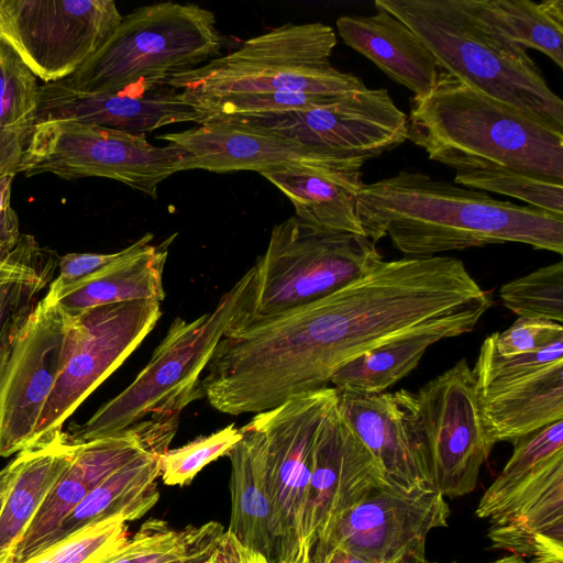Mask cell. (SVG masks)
Returning <instances> with one entry per match:
<instances>
[{"mask_svg": "<svg viewBox=\"0 0 563 563\" xmlns=\"http://www.w3.org/2000/svg\"><path fill=\"white\" fill-rule=\"evenodd\" d=\"M356 212L373 243L388 236L395 249L412 257L506 242L563 253V216L419 172L401 170L364 184Z\"/></svg>", "mask_w": 563, "mask_h": 563, "instance_id": "cell-1", "label": "cell"}, {"mask_svg": "<svg viewBox=\"0 0 563 563\" xmlns=\"http://www.w3.org/2000/svg\"><path fill=\"white\" fill-rule=\"evenodd\" d=\"M408 139L455 170L505 168L563 181V130L440 70L410 99Z\"/></svg>", "mask_w": 563, "mask_h": 563, "instance_id": "cell-2", "label": "cell"}, {"mask_svg": "<svg viewBox=\"0 0 563 563\" xmlns=\"http://www.w3.org/2000/svg\"><path fill=\"white\" fill-rule=\"evenodd\" d=\"M402 21L439 69L563 130V101L522 46L482 20L468 0H376Z\"/></svg>", "mask_w": 563, "mask_h": 563, "instance_id": "cell-3", "label": "cell"}, {"mask_svg": "<svg viewBox=\"0 0 563 563\" xmlns=\"http://www.w3.org/2000/svg\"><path fill=\"white\" fill-rule=\"evenodd\" d=\"M252 283L251 267L212 311L191 321L175 318L135 379L87 422L74 427L69 438L81 443L114 435L148 417L179 416L187 405L205 398L201 375L221 339L246 321Z\"/></svg>", "mask_w": 563, "mask_h": 563, "instance_id": "cell-4", "label": "cell"}, {"mask_svg": "<svg viewBox=\"0 0 563 563\" xmlns=\"http://www.w3.org/2000/svg\"><path fill=\"white\" fill-rule=\"evenodd\" d=\"M335 44L334 31L321 22L286 23L164 85L188 100L273 91L343 96L365 89L361 78L330 63Z\"/></svg>", "mask_w": 563, "mask_h": 563, "instance_id": "cell-5", "label": "cell"}, {"mask_svg": "<svg viewBox=\"0 0 563 563\" xmlns=\"http://www.w3.org/2000/svg\"><path fill=\"white\" fill-rule=\"evenodd\" d=\"M221 47L213 12L195 3H153L123 16L103 46L64 80L86 91L159 85L219 57Z\"/></svg>", "mask_w": 563, "mask_h": 563, "instance_id": "cell-6", "label": "cell"}, {"mask_svg": "<svg viewBox=\"0 0 563 563\" xmlns=\"http://www.w3.org/2000/svg\"><path fill=\"white\" fill-rule=\"evenodd\" d=\"M382 261L375 243L365 235L323 230L289 217L273 227L264 253L252 266L245 322L318 300Z\"/></svg>", "mask_w": 563, "mask_h": 563, "instance_id": "cell-7", "label": "cell"}, {"mask_svg": "<svg viewBox=\"0 0 563 563\" xmlns=\"http://www.w3.org/2000/svg\"><path fill=\"white\" fill-rule=\"evenodd\" d=\"M181 157L176 146L153 145L145 135L47 121L35 125L18 173L109 178L155 198L159 183L178 172Z\"/></svg>", "mask_w": 563, "mask_h": 563, "instance_id": "cell-8", "label": "cell"}, {"mask_svg": "<svg viewBox=\"0 0 563 563\" xmlns=\"http://www.w3.org/2000/svg\"><path fill=\"white\" fill-rule=\"evenodd\" d=\"M210 120L269 131L321 163L365 164L408 140V117L384 88L350 92L311 110L206 119Z\"/></svg>", "mask_w": 563, "mask_h": 563, "instance_id": "cell-9", "label": "cell"}, {"mask_svg": "<svg viewBox=\"0 0 563 563\" xmlns=\"http://www.w3.org/2000/svg\"><path fill=\"white\" fill-rule=\"evenodd\" d=\"M113 0H0V43L45 84L68 78L113 34Z\"/></svg>", "mask_w": 563, "mask_h": 563, "instance_id": "cell-10", "label": "cell"}, {"mask_svg": "<svg viewBox=\"0 0 563 563\" xmlns=\"http://www.w3.org/2000/svg\"><path fill=\"white\" fill-rule=\"evenodd\" d=\"M415 399L416 431L433 488L450 498L468 494L495 445L481 415L473 368L462 358Z\"/></svg>", "mask_w": 563, "mask_h": 563, "instance_id": "cell-11", "label": "cell"}, {"mask_svg": "<svg viewBox=\"0 0 563 563\" xmlns=\"http://www.w3.org/2000/svg\"><path fill=\"white\" fill-rule=\"evenodd\" d=\"M73 316L67 361L44 406L34 448L45 445L79 405L141 344L162 316L161 302L135 300Z\"/></svg>", "mask_w": 563, "mask_h": 563, "instance_id": "cell-12", "label": "cell"}, {"mask_svg": "<svg viewBox=\"0 0 563 563\" xmlns=\"http://www.w3.org/2000/svg\"><path fill=\"white\" fill-rule=\"evenodd\" d=\"M324 387L256 413L250 423L261 437L266 479L283 538L282 563H303V519L318 437L336 406Z\"/></svg>", "mask_w": 563, "mask_h": 563, "instance_id": "cell-13", "label": "cell"}, {"mask_svg": "<svg viewBox=\"0 0 563 563\" xmlns=\"http://www.w3.org/2000/svg\"><path fill=\"white\" fill-rule=\"evenodd\" d=\"M73 316L44 297L0 356V456L34 448L44 406L69 352Z\"/></svg>", "mask_w": 563, "mask_h": 563, "instance_id": "cell-14", "label": "cell"}, {"mask_svg": "<svg viewBox=\"0 0 563 563\" xmlns=\"http://www.w3.org/2000/svg\"><path fill=\"white\" fill-rule=\"evenodd\" d=\"M444 498L433 487L376 488L333 518L314 543L338 545L376 563H424L428 534L448 526Z\"/></svg>", "mask_w": 563, "mask_h": 563, "instance_id": "cell-15", "label": "cell"}, {"mask_svg": "<svg viewBox=\"0 0 563 563\" xmlns=\"http://www.w3.org/2000/svg\"><path fill=\"white\" fill-rule=\"evenodd\" d=\"M179 416H154L114 435L77 443L74 459L55 484L12 552L24 563L51 547L65 518L113 472L142 452L172 443Z\"/></svg>", "mask_w": 563, "mask_h": 563, "instance_id": "cell-16", "label": "cell"}, {"mask_svg": "<svg viewBox=\"0 0 563 563\" xmlns=\"http://www.w3.org/2000/svg\"><path fill=\"white\" fill-rule=\"evenodd\" d=\"M207 113L167 85H135L121 91H86L64 79L41 86L36 124L74 121L145 135L175 123L202 124Z\"/></svg>", "mask_w": 563, "mask_h": 563, "instance_id": "cell-17", "label": "cell"}, {"mask_svg": "<svg viewBox=\"0 0 563 563\" xmlns=\"http://www.w3.org/2000/svg\"><path fill=\"white\" fill-rule=\"evenodd\" d=\"M415 394L338 391V410L389 487H433L415 426Z\"/></svg>", "mask_w": 563, "mask_h": 563, "instance_id": "cell-18", "label": "cell"}, {"mask_svg": "<svg viewBox=\"0 0 563 563\" xmlns=\"http://www.w3.org/2000/svg\"><path fill=\"white\" fill-rule=\"evenodd\" d=\"M384 486L388 484L374 459L335 406L314 446L303 519L306 554L333 518Z\"/></svg>", "mask_w": 563, "mask_h": 563, "instance_id": "cell-19", "label": "cell"}, {"mask_svg": "<svg viewBox=\"0 0 563 563\" xmlns=\"http://www.w3.org/2000/svg\"><path fill=\"white\" fill-rule=\"evenodd\" d=\"M183 153L178 172H264L285 165L320 164L288 139L269 131L224 121H206L183 132L156 136Z\"/></svg>", "mask_w": 563, "mask_h": 563, "instance_id": "cell-20", "label": "cell"}, {"mask_svg": "<svg viewBox=\"0 0 563 563\" xmlns=\"http://www.w3.org/2000/svg\"><path fill=\"white\" fill-rule=\"evenodd\" d=\"M363 163L285 165L260 174L292 203L296 217L317 228L364 235L356 198L364 186Z\"/></svg>", "mask_w": 563, "mask_h": 563, "instance_id": "cell-21", "label": "cell"}, {"mask_svg": "<svg viewBox=\"0 0 563 563\" xmlns=\"http://www.w3.org/2000/svg\"><path fill=\"white\" fill-rule=\"evenodd\" d=\"M487 520L494 549L531 563H563V465Z\"/></svg>", "mask_w": 563, "mask_h": 563, "instance_id": "cell-22", "label": "cell"}, {"mask_svg": "<svg viewBox=\"0 0 563 563\" xmlns=\"http://www.w3.org/2000/svg\"><path fill=\"white\" fill-rule=\"evenodd\" d=\"M227 454L231 462V519L227 530L250 552L282 563L283 538L271 497L261 437L249 422Z\"/></svg>", "mask_w": 563, "mask_h": 563, "instance_id": "cell-23", "label": "cell"}, {"mask_svg": "<svg viewBox=\"0 0 563 563\" xmlns=\"http://www.w3.org/2000/svg\"><path fill=\"white\" fill-rule=\"evenodd\" d=\"M375 8L372 15L340 16V36L413 96L427 95L440 71L433 56L402 21L380 7Z\"/></svg>", "mask_w": 563, "mask_h": 563, "instance_id": "cell-24", "label": "cell"}, {"mask_svg": "<svg viewBox=\"0 0 563 563\" xmlns=\"http://www.w3.org/2000/svg\"><path fill=\"white\" fill-rule=\"evenodd\" d=\"M153 238L146 233L126 246L120 258L70 286L56 302L69 314L126 301L162 302L167 246L174 236L161 245L152 244Z\"/></svg>", "mask_w": 563, "mask_h": 563, "instance_id": "cell-25", "label": "cell"}, {"mask_svg": "<svg viewBox=\"0 0 563 563\" xmlns=\"http://www.w3.org/2000/svg\"><path fill=\"white\" fill-rule=\"evenodd\" d=\"M486 431L496 444L515 442L563 420V361L478 396Z\"/></svg>", "mask_w": 563, "mask_h": 563, "instance_id": "cell-26", "label": "cell"}, {"mask_svg": "<svg viewBox=\"0 0 563 563\" xmlns=\"http://www.w3.org/2000/svg\"><path fill=\"white\" fill-rule=\"evenodd\" d=\"M169 450H146L96 486L65 518L55 533V544L91 525L121 517L126 522L142 518L159 498L156 479L161 459Z\"/></svg>", "mask_w": 563, "mask_h": 563, "instance_id": "cell-27", "label": "cell"}, {"mask_svg": "<svg viewBox=\"0 0 563 563\" xmlns=\"http://www.w3.org/2000/svg\"><path fill=\"white\" fill-rule=\"evenodd\" d=\"M77 448L62 433L52 442L22 451L21 467L0 510V555L13 552L42 504L70 465Z\"/></svg>", "mask_w": 563, "mask_h": 563, "instance_id": "cell-28", "label": "cell"}, {"mask_svg": "<svg viewBox=\"0 0 563 563\" xmlns=\"http://www.w3.org/2000/svg\"><path fill=\"white\" fill-rule=\"evenodd\" d=\"M41 86L0 43V176H15L36 125Z\"/></svg>", "mask_w": 563, "mask_h": 563, "instance_id": "cell-29", "label": "cell"}, {"mask_svg": "<svg viewBox=\"0 0 563 563\" xmlns=\"http://www.w3.org/2000/svg\"><path fill=\"white\" fill-rule=\"evenodd\" d=\"M476 14L509 41L563 68V1L468 0Z\"/></svg>", "mask_w": 563, "mask_h": 563, "instance_id": "cell-30", "label": "cell"}, {"mask_svg": "<svg viewBox=\"0 0 563 563\" xmlns=\"http://www.w3.org/2000/svg\"><path fill=\"white\" fill-rule=\"evenodd\" d=\"M450 338L446 332L434 331L389 341L345 364L330 383L336 391L384 393L417 367L428 347Z\"/></svg>", "mask_w": 563, "mask_h": 563, "instance_id": "cell-31", "label": "cell"}, {"mask_svg": "<svg viewBox=\"0 0 563 563\" xmlns=\"http://www.w3.org/2000/svg\"><path fill=\"white\" fill-rule=\"evenodd\" d=\"M512 443V455L478 503L476 516L479 518L492 517L518 489L538 477L556 456L563 454V420Z\"/></svg>", "mask_w": 563, "mask_h": 563, "instance_id": "cell-32", "label": "cell"}, {"mask_svg": "<svg viewBox=\"0 0 563 563\" xmlns=\"http://www.w3.org/2000/svg\"><path fill=\"white\" fill-rule=\"evenodd\" d=\"M224 532L217 521L177 530L163 519H148L117 555L103 563H170L219 540Z\"/></svg>", "mask_w": 563, "mask_h": 563, "instance_id": "cell-33", "label": "cell"}, {"mask_svg": "<svg viewBox=\"0 0 563 563\" xmlns=\"http://www.w3.org/2000/svg\"><path fill=\"white\" fill-rule=\"evenodd\" d=\"M454 183L506 195L563 216V181L505 168L456 170Z\"/></svg>", "mask_w": 563, "mask_h": 563, "instance_id": "cell-34", "label": "cell"}, {"mask_svg": "<svg viewBox=\"0 0 563 563\" xmlns=\"http://www.w3.org/2000/svg\"><path fill=\"white\" fill-rule=\"evenodd\" d=\"M499 297L503 305L518 317L545 319L562 324V261L504 284Z\"/></svg>", "mask_w": 563, "mask_h": 563, "instance_id": "cell-35", "label": "cell"}, {"mask_svg": "<svg viewBox=\"0 0 563 563\" xmlns=\"http://www.w3.org/2000/svg\"><path fill=\"white\" fill-rule=\"evenodd\" d=\"M128 522L111 518L81 529L24 563H103L129 542Z\"/></svg>", "mask_w": 563, "mask_h": 563, "instance_id": "cell-36", "label": "cell"}, {"mask_svg": "<svg viewBox=\"0 0 563 563\" xmlns=\"http://www.w3.org/2000/svg\"><path fill=\"white\" fill-rule=\"evenodd\" d=\"M560 361H563V339L534 353L503 356L496 351L490 334L483 341L473 368L478 396L531 376Z\"/></svg>", "mask_w": 563, "mask_h": 563, "instance_id": "cell-37", "label": "cell"}, {"mask_svg": "<svg viewBox=\"0 0 563 563\" xmlns=\"http://www.w3.org/2000/svg\"><path fill=\"white\" fill-rule=\"evenodd\" d=\"M241 438V430L229 424L184 446L168 450L161 459L159 477L167 486L187 485L206 465L227 455Z\"/></svg>", "mask_w": 563, "mask_h": 563, "instance_id": "cell-38", "label": "cell"}, {"mask_svg": "<svg viewBox=\"0 0 563 563\" xmlns=\"http://www.w3.org/2000/svg\"><path fill=\"white\" fill-rule=\"evenodd\" d=\"M340 97L342 96L273 91L189 101L203 110L207 113V118H209L311 110L328 106L336 101Z\"/></svg>", "mask_w": 563, "mask_h": 563, "instance_id": "cell-39", "label": "cell"}, {"mask_svg": "<svg viewBox=\"0 0 563 563\" xmlns=\"http://www.w3.org/2000/svg\"><path fill=\"white\" fill-rule=\"evenodd\" d=\"M54 267L30 277L0 283V356L26 321Z\"/></svg>", "mask_w": 563, "mask_h": 563, "instance_id": "cell-40", "label": "cell"}, {"mask_svg": "<svg viewBox=\"0 0 563 563\" xmlns=\"http://www.w3.org/2000/svg\"><path fill=\"white\" fill-rule=\"evenodd\" d=\"M492 334L496 351L512 356L541 351L563 339V327L551 320L518 317L507 330Z\"/></svg>", "mask_w": 563, "mask_h": 563, "instance_id": "cell-41", "label": "cell"}, {"mask_svg": "<svg viewBox=\"0 0 563 563\" xmlns=\"http://www.w3.org/2000/svg\"><path fill=\"white\" fill-rule=\"evenodd\" d=\"M123 250L114 253H68L59 260V273L44 297L56 302L73 285L120 258Z\"/></svg>", "mask_w": 563, "mask_h": 563, "instance_id": "cell-42", "label": "cell"}, {"mask_svg": "<svg viewBox=\"0 0 563 563\" xmlns=\"http://www.w3.org/2000/svg\"><path fill=\"white\" fill-rule=\"evenodd\" d=\"M55 267V255L41 247L31 235L22 234L16 247L0 260V283L30 277Z\"/></svg>", "mask_w": 563, "mask_h": 563, "instance_id": "cell-43", "label": "cell"}, {"mask_svg": "<svg viewBox=\"0 0 563 563\" xmlns=\"http://www.w3.org/2000/svg\"><path fill=\"white\" fill-rule=\"evenodd\" d=\"M13 177L0 176V260L5 258L16 247L22 235L18 216L11 207Z\"/></svg>", "mask_w": 563, "mask_h": 563, "instance_id": "cell-44", "label": "cell"}, {"mask_svg": "<svg viewBox=\"0 0 563 563\" xmlns=\"http://www.w3.org/2000/svg\"><path fill=\"white\" fill-rule=\"evenodd\" d=\"M205 563H250V551L225 531Z\"/></svg>", "mask_w": 563, "mask_h": 563, "instance_id": "cell-45", "label": "cell"}, {"mask_svg": "<svg viewBox=\"0 0 563 563\" xmlns=\"http://www.w3.org/2000/svg\"><path fill=\"white\" fill-rule=\"evenodd\" d=\"M309 563H376L338 545L314 543L309 553Z\"/></svg>", "mask_w": 563, "mask_h": 563, "instance_id": "cell-46", "label": "cell"}, {"mask_svg": "<svg viewBox=\"0 0 563 563\" xmlns=\"http://www.w3.org/2000/svg\"><path fill=\"white\" fill-rule=\"evenodd\" d=\"M23 461V453L20 452L15 459L0 470V498L3 497L12 485Z\"/></svg>", "mask_w": 563, "mask_h": 563, "instance_id": "cell-47", "label": "cell"}, {"mask_svg": "<svg viewBox=\"0 0 563 563\" xmlns=\"http://www.w3.org/2000/svg\"><path fill=\"white\" fill-rule=\"evenodd\" d=\"M219 540L212 541V542L201 547L199 550H197L192 554H190L184 559L170 562V563H205V561L208 559L210 553L216 548Z\"/></svg>", "mask_w": 563, "mask_h": 563, "instance_id": "cell-48", "label": "cell"}, {"mask_svg": "<svg viewBox=\"0 0 563 563\" xmlns=\"http://www.w3.org/2000/svg\"><path fill=\"white\" fill-rule=\"evenodd\" d=\"M489 563H527L523 559L517 556V555H507V556H504V558H500L498 560H495L493 562H489Z\"/></svg>", "mask_w": 563, "mask_h": 563, "instance_id": "cell-49", "label": "cell"}, {"mask_svg": "<svg viewBox=\"0 0 563 563\" xmlns=\"http://www.w3.org/2000/svg\"><path fill=\"white\" fill-rule=\"evenodd\" d=\"M0 563H14L11 553L0 555Z\"/></svg>", "mask_w": 563, "mask_h": 563, "instance_id": "cell-50", "label": "cell"}, {"mask_svg": "<svg viewBox=\"0 0 563 563\" xmlns=\"http://www.w3.org/2000/svg\"><path fill=\"white\" fill-rule=\"evenodd\" d=\"M7 495V494H5ZM5 495L3 497L0 498V510H1V507H2V504H3V499L5 497Z\"/></svg>", "mask_w": 563, "mask_h": 563, "instance_id": "cell-51", "label": "cell"}, {"mask_svg": "<svg viewBox=\"0 0 563 563\" xmlns=\"http://www.w3.org/2000/svg\"><path fill=\"white\" fill-rule=\"evenodd\" d=\"M424 563H430V562L426 561Z\"/></svg>", "mask_w": 563, "mask_h": 563, "instance_id": "cell-52", "label": "cell"}]
</instances>
